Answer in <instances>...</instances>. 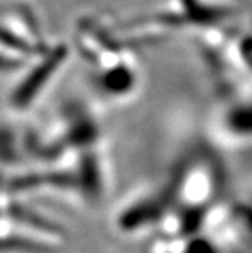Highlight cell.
<instances>
[{
  "label": "cell",
  "mask_w": 252,
  "mask_h": 253,
  "mask_svg": "<svg viewBox=\"0 0 252 253\" xmlns=\"http://www.w3.org/2000/svg\"><path fill=\"white\" fill-rule=\"evenodd\" d=\"M182 253H223L220 244L207 235L193 237L186 247L182 249Z\"/></svg>",
  "instance_id": "obj_2"
},
{
  "label": "cell",
  "mask_w": 252,
  "mask_h": 253,
  "mask_svg": "<svg viewBox=\"0 0 252 253\" xmlns=\"http://www.w3.org/2000/svg\"><path fill=\"white\" fill-rule=\"evenodd\" d=\"M220 130L231 141L252 143V97L226 105L219 119Z\"/></svg>",
  "instance_id": "obj_1"
}]
</instances>
